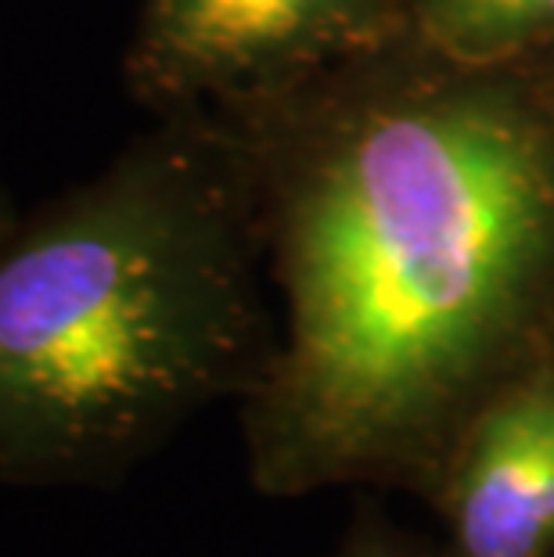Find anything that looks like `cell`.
Returning <instances> with one entry per match:
<instances>
[{
  "label": "cell",
  "mask_w": 554,
  "mask_h": 557,
  "mask_svg": "<svg viewBox=\"0 0 554 557\" xmlns=\"http://www.w3.org/2000/svg\"><path fill=\"white\" fill-rule=\"evenodd\" d=\"M220 120L278 292L253 485L432 504L468 424L554 363V47L465 62L407 29Z\"/></svg>",
  "instance_id": "cell-1"
},
{
  "label": "cell",
  "mask_w": 554,
  "mask_h": 557,
  "mask_svg": "<svg viewBox=\"0 0 554 557\" xmlns=\"http://www.w3.org/2000/svg\"><path fill=\"white\" fill-rule=\"evenodd\" d=\"M249 165L220 115H162L0 234V482L104 485L278 346Z\"/></svg>",
  "instance_id": "cell-2"
},
{
  "label": "cell",
  "mask_w": 554,
  "mask_h": 557,
  "mask_svg": "<svg viewBox=\"0 0 554 557\" xmlns=\"http://www.w3.org/2000/svg\"><path fill=\"white\" fill-rule=\"evenodd\" d=\"M404 33V0H145L126 87L159 115H238Z\"/></svg>",
  "instance_id": "cell-3"
},
{
  "label": "cell",
  "mask_w": 554,
  "mask_h": 557,
  "mask_svg": "<svg viewBox=\"0 0 554 557\" xmlns=\"http://www.w3.org/2000/svg\"><path fill=\"white\" fill-rule=\"evenodd\" d=\"M429 507L443 557H554V363L468 424Z\"/></svg>",
  "instance_id": "cell-4"
},
{
  "label": "cell",
  "mask_w": 554,
  "mask_h": 557,
  "mask_svg": "<svg viewBox=\"0 0 554 557\" xmlns=\"http://www.w3.org/2000/svg\"><path fill=\"white\" fill-rule=\"evenodd\" d=\"M407 29L465 62L554 47V0H404Z\"/></svg>",
  "instance_id": "cell-5"
},
{
  "label": "cell",
  "mask_w": 554,
  "mask_h": 557,
  "mask_svg": "<svg viewBox=\"0 0 554 557\" xmlns=\"http://www.w3.org/2000/svg\"><path fill=\"white\" fill-rule=\"evenodd\" d=\"M332 557H443L440 543L393 525L379 511H364Z\"/></svg>",
  "instance_id": "cell-6"
},
{
  "label": "cell",
  "mask_w": 554,
  "mask_h": 557,
  "mask_svg": "<svg viewBox=\"0 0 554 557\" xmlns=\"http://www.w3.org/2000/svg\"><path fill=\"white\" fill-rule=\"evenodd\" d=\"M11 223H15V212H11V206H8V198L0 195V234H4Z\"/></svg>",
  "instance_id": "cell-7"
}]
</instances>
